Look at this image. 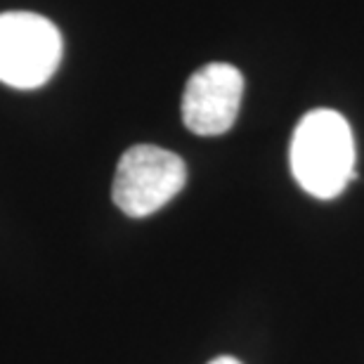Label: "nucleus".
Segmentation results:
<instances>
[{"label":"nucleus","instance_id":"nucleus-1","mask_svg":"<svg viewBox=\"0 0 364 364\" xmlns=\"http://www.w3.org/2000/svg\"><path fill=\"white\" fill-rule=\"evenodd\" d=\"M291 173L315 199H333L355 178L350 123L333 109H312L291 137Z\"/></svg>","mask_w":364,"mask_h":364},{"label":"nucleus","instance_id":"nucleus-2","mask_svg":"<svg viewBox=\"0 0 364 364\" xmlns=\"http://www.w3.org/2000/svg\"><path fill=\"white\" fill-rule=\"evenodd\" d=\"M62 62V33L36 12L0 14V83L17 90L46 85Z\"/></svg>","mask_w":364,"mask_h":364},{"label":"nucleus","instance_id":"nucleus-3","mask_svg":"<svg viewBox=\"0 0 364 364\" xmlns=\"http://www.w3.org/2000/svg\"><path fill=\"white\" fill-rule=\"evenodd\" d=\"M187 182V166L176 151L135 144L123 151L112 185V199L130 218H147L176 199Z\"/></svg>","mask_w":364,"mask_h":364},{"label":"nucleus","instance_id":"nucleus-4","mask_svg":"<svg viewBox=\"0 0 364 364\" xmlns=\"http://www.w3.org/2000/svg\"><path fill=\"white\" fill-rule=\"evenodd\" d=\"M244 95V76L228 62H210L189 76L182 92V121L201 137L223 135L235 126Z\"/></svg>","mask_w":364,"mask_h":364},{"label":"nucleus","instance_id":"nucleus-5","mask_svg":"<svg viewBox=\"0 0 364 364\" xmlns=\"http://www.w3.org/2000/svg\"><path fill=\"white\" fill-rule=\"evenodd\" d=\"M208 364H242V362H239V360H235V358H218V360L208 362Z\"/></svg>","mask_w":364,"mask_h":364}]
</instances>
